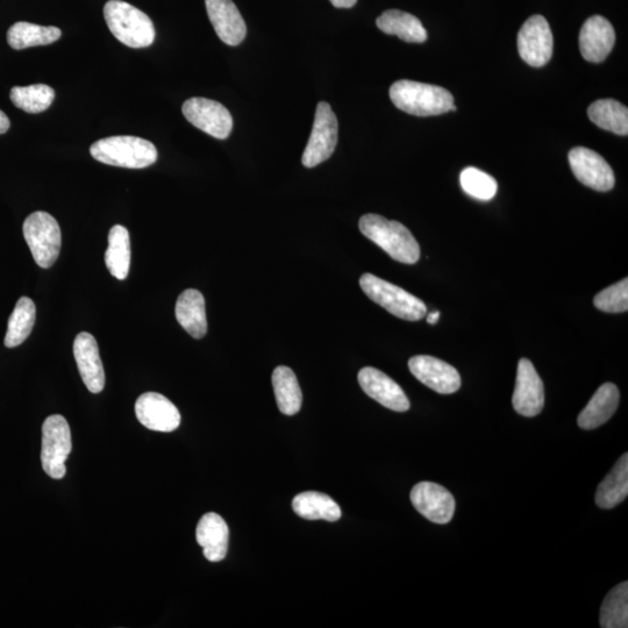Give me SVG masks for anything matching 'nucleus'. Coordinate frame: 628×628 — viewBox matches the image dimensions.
Segmentation results:
<instances>
[{
  "instance_id": "nucleus-11",
  "label": "nucleus",
  "mask_w": 628,
  "mask_h": 628,
  "mask_svg": "<svg viewBox=\"0 0 628 628\" xmlns=\"http://www.w3.org/2000/svg\"><path fill=\"white\" fill-rule=\"evenodd\" d=\"M568 159L577 180L587 187L599 192H608L615 187V173L598 153L576 147L570 151Z\"/></svg>"
},
{
  "instance_id": "nucleus-7",
  "label": "nucleus",
  "mask_w": 628,
  "mask_h": 628,
  "mask_svg": "<svg viewBox=\"0 0 628 628\" xmlns=\"http://www.w3.org/2000/svg\"><path fill=\"white\" fill-rule=\"evenodd\" d=\"M73 449L68 421L60 415L48 417L42 425V468L54 480L66 475V461Z\"/></svg>"
},
{
  "instance_id": "nucleus-36",
  "label": "nucleus",
  "mask_w": 628,
  "mask_h": 628,
  "mask_svg": "<svg viewBox=\"0 0 628 628\" xmlns=\"http://www.w3.org/2000/svg\"><path fill=\"white\" fill-rule=\"evenodd\" d=\"M10 119L6 116V114L0 110V134H5L10 130Z\"/></svg>"
},
{
  "instance_id": "nucleus-37",
  "label": "nucleus",
  "mask_w": 628,
  "mask_h": 628,
  "mask_svg": "<svg viewBox=\"0 0 628 628\" xmlns=\"http://www.w3.org/2000/svg\"><path fill=\"white\" fill-rule=\"evenodd\" d=\"M439 319H440V312H432L428 314L427 316L428 324H431V325L437 324Z\"/></svg>"
},
{
  "instance_id": "nucleus-1",
  "label": "nucleus",
  "mask_w": 628,
  "mask_h": 628,
  "mask_svg": "<svg viewBox=\"0 0 628 628\" xmlns=\"http://www.w3.org/2000/svg\"><path fill=\"white\" fill-rule=\"evenodd\" d=\"M360 231L366 238L381 247L391 259L415 264L420 259V247L412 233L403 224L378 214H366L360 219Z\"/></svg>"
},
{
  "instance_id": "nucleus-14",
  "label": "nucleus",
  "mask_w": 628,
  "mask_h": 628,
  "mask_svg": "<svg viewBox=\"0 0 628 628\" xmlns=\"http://www.w3.org/2000/svg\"><path fill=\"white\" fill-rule=\"evenodd\" d=\"M135 415L141 425L155 432H174L181 424L180 411L167 397L157 392H146L138 398Z\"/></svg>"
},
{
  "instance_id": "nucleus-2",
  "label": "nucleus",
  "mask_w": 628,
  "mask_h": 628,
  "mask_svg": "<svg viewBox=\"0 0 628 628\" xmlns=\"http://www.w3.org/2000/svg\"><path fill=\"white\" fill-rule=\"evenodd\" d=\"M390 98L397 109L417 117L439 116L456 110L451 92L432 84L398 81L391 85Z\"/></svg>"
},
{
  "instance_id": "nucleus-17",
  "label": "nucleus",
  "mask_w": 628,
  "mask_h": 628,
  "mask_svg": "<svg viewBox=\"0 0 628 628\" xmlns=\"http://www.w3.org/2000/svg\"><path fill=\"white\" fill-rule=\"evenodd\" d=\"M211 24L219 39L228 46H238L245 40L247 27L232 0H205Z\"/></svg>"
},
{
  "instance_id": "nucleus-10",
  "label": "nucleus",
  "mask_w": 628,
  "mask_h": 628,
  "mask_svg": "<svg viewBox=\"0 0 628 628\" xmlns=\"http://www.w3.org/2000/svg\"><path fill=\"white\" fill-rule=\"evenodd\" d=\"M518 51L520 57L534 68L544 67L551 61L553 34L544 17L533 16L520 28Z\"/></svg>"
},
{
  "instance_id": "nucleus-24",
  "label": "nucleus",
  "mask_w": 628,
  "mask_h": 628,
  "mask_svg": "<svg viewBox=\"0 0 628 628\" xmlns=\"http://www.w3.org/2000/svg\"><path fill=\"white\" fill-rule=\"evenodd\" d=\"M628 495V454L625 453L612 468L609 475L599 484L596 504L610 510L623 503Z\"/></svg>"
},
{
  "instance_id": "nucleus-30",
  "label": "nucleus",
  "mask_w": 628,
  "mask_h": 628,
  "mask_svg": "<svg viewBox=\"0 0 628 628\" xmlns=\"http://www.w3.org/2000/svg\"><path fill=\"white\" fill-rule=\"evenodd\" d=\"M37 317V309L31 298L21 297L14 308L7 325L5 346L18 347L30 337Z\"/></svg>"
},
{
  "instance_id": "nucleus-12",
  "label": "nucleus",
  "mask_w": 628,
  "mask_h": 628,
  "mask_svg": "<svg viewBox=\"0 0 628 628\" xmlns=\"http://www.w3.org/2000/svg\"><path fill=\"white\" fill-rule=\"evenodd\" d=\"M410 497L420 515L434 524H448L454 517L455 499L440 484L420 482L413 487Z\"/></svg>"
},
{
  "instance_id": "nucleus-35",
  "label": "nucleus",
  "mask_w": 628,
  "mask_h": 628,
  "mask_svg": "<svg viewBox=\"0 0 628 628\" xmlns=\"http://www.w3.org/2000/svg\"><path fill=\"white\" fill-rule=\"evenodd\" d=\"M331 3L337 9H351L358 0H331Z\"/></svg>"
},
{
  "instance_id": "nucleus-21",
  "label": "nucleus",
  "mask_w": 628,
  "mask_h": 628,
  "mask_svg": "<svg viewBox=\"0 0 628 628\" xmlns=\"http://www.w3.org/2000/svg\"><path fill=\"white\" fill-rule=\"evenodd\" d=\"M620 401L619 390L615 384L605 383L596 391L594 397L578 416V426L583 430H595L615 415Z\"/></svg>"
},
{
  "instance_id": "nucleus-27",
  "label": "nucleus",
  "mask_w": 628,
  "mask_h": 628,
  "mask_svg": "<svg viewBox=\"0 0 628 628\" xmlns=\"http://www.w3.org/2000/svg\"><path fill=\"white\" fill-rule=\"evenodd\" d=\"M296 515L306 520L337 522L341 518L340 506L330 496L316 491H306L292 501Z\"/></svg>"
},
{
  "instance_id": "nucleus-23",
  "label": "nucleus",
  "mask_w": 628,
  "mask_h": 628,
  "mask_svg": "<svg viewBox=\"0 0 628 628\" xmlns=\"http://www.w3.org/2000/svg\"><path fill=\"white\" fill-rule=\"evenodd\" d=\"M377 27L389 35H396L409 44H423L427 40V32L421 21L399 10L385 11L376 21Z\"/></svg>"
},
{
  "instance_id": "nucleus-32",
  "label": "nucleus",
  "mask_w": 628,
  "mask_h": 628,
  "mask_svg": "<svg viewBox=\"0 0 628 628\" xmlns=\"http://www.w3.org/2000/svg\"><path fill=\"white\" fill-rule=\"evenodd\" d=\"M599 623L603 628L628 627V583H620L604 599Z\"/></svg>"
},
{
  "instance_id": "nucleus-26",
  "label": "nucleus",
  "mask_w": 628,
  "mask_h": 628,
  "mask_svg": "<svg viewBox=\"0 0 628 628\" xmlns=\"http://www.w3.org/2000/svg\"><path fill=\"white\" fill-rule=\"evenodd\" d=\"M61 35L60 28L19 21L7 32V42L14 51H23L26 48L52 45L61 38Z\"/></svg>"
},
{
  "instance_id": "nucleus-19",
  "label": "nucleus",
  "mask_w": 628,
  "mask_h": 628,
  "mask_svg": "<svg viewBox=\"0 0 628 628\" xmlns=\"http://www.w3.org/2000/svg\"><path fill=\"white\" fill-rule=\"evenodd\" d=\"M74 356L85 387L99 394L105 387V371L94 335L82 332L74 342Z\"/></svg>"
},
{
  "instance_id": "nucleus-8",
  "label": "nucleus",
  "mask_w": 628,
  "mask_h": 628,
  "mask_svg": "<svg viewBox=\"0 0 628 628\" xmlns=\"http://www.w3.org/2000/svg\"><path fill=\"white\" fill-rule=\"evenodd\" d=\"M338 119L330 104L320 102L308 146L302 162L306 168H314L330 159L338 144Z\"/></svg>"
},
{
  "instance_id": "nucleus-6",
  "label": "nucleus",
  "mask_w": 628,
  "mask_h": 628,
  "mask_svg": "<svg viewBox=\"0 0 628 628\" xmlns=\"http://www.w3.org/2000/svg\"><path fill=\"white\" fill-rule=\"evenodd\" d=\"M24 237L38 266L51 268L59 259L62 233L56 219L44 211L28 216L23 226Z\"/></svg>"
},
{
  "instance_id": "nucleus-3",
  "label": "nucleus",
  "mask_w": 628,
  "mask_h": 628,
  "mask_svg": "<svg viewBox=\"0 0 628 628\" xmlns=\"http://www.w3.org/2000/svg\"><path fill=\"white\" fill-rule=\"evenodd\" d=\"M107 27L121 44L139 49L153 45L155 27L151 18L137 7L123 2L110 0L104 7Z\"/></svg>"
},
{
  "instance_id": "nucleus-29",
  "label": "nucleus",
  "mask_w": 628,
  "mask_h": 628,
  "mask_svg": "<svg viewBox=\"0 0 628 628\" xmlns=\"http://www.w3.org/2000/svg\"><path fill=\"white\" fill-rule=\"evenodd\" d=\"M588 116L602 130L618 135L628 133V110L625 105L615 99H599L591 104Z\"/></svg>"
},
{
  "instance_id": "nucleus-22",
  "label": "nucleus",
  "mask_w": 628,
  "mask_h": 628,
  "mask_svg": "<svg viewBox=\"0 0 628 628\" xmlns=\"http://www.w3.org/2000/svg\"><path fill=\"white\" fill-rule=\"evenodd\" d=\"M176 319L192 338L202 339L208 333L204 296L196 289L182 292L176 303Z\"/></svg>"
},
{
  "instance_id": "nucleus-31",
  "label": "nucleus",
  "mask_w": 628,
  "mask_h": 628,
  "mask_svg": "<svg viewBox=\"0 0 628 628\" xmlns=\"http://www.w3.org/2000/svg\"><path fill=\"white\" fill-rule=\"evenodd\" d=\"M11 102L18 109L27 113L45 112L54 102L55 92L46 84H34L30 87H14L10 92Z\"/></svg>"
},
{
  "instance_id": "nucleus-13",
  "label": "nucleus",
  "mask_w": 628,
  "mask_h": 628,
  "mask_svg": "<svg viewBox=\"0 0 628 628\" xmlns=\"http://www.w3.org/2000/svg\"><path fill=\"white\" fill-rule=\"evenodd\" d=\"M409 368L417 380L441 395H451L461 388V376L448 363L428 355L410 359Z\"/></svg>"
},
{
  "instance_id": "nucleus-4",
  "label": "nucleus",
  "mask_w": 628,
  "mask_h": 628,
  "mask_svg": "<svg viewBox=\"0 0 628 628\" xmlns=\"http://www.w3.org/2000/svg\"><path fill=\"white\" fill-rule=\"evenodd\" d=\"M90 153L107 166L127 169H144L157 161V149L151 141L130 135L98 140Z\"/></svg>"
},
{
  "instance_id": "nucleus-28",
  "label": "nucleus",
  "mask_w": 628,
  "mask_h": 628,
  "mask_svg": "<svg viewBox=\"0 0 628 628\" xmlns=\"http://www.w3.org/2000/svg\"><path fill=\"white\" fill-rule=\"evenodd\" d=\"M273 387L278 409L285 416H295L301 411L303 395L297 377L288 367H277L273 373Z\"/></svg>"
},
{
  "instance_id": "nucleus-25",
  "label": "nucleus",
  "mask_w": 628,
  "mask_h": 628,
  "mask_svg": "<svg viewBox=\"0 0 628 628\" xmlns=\"http://www.w3.org/2000/svg\"><path fill=\"white\" fill-rule=\"evenodd\" d=\"M105 264L113 277L126 280L131 267V239L126 227L116 225L111 228Z\"/></svg>"
},
{
  "instance_id": "nucleus-18",
  "label": "nucleus",
  "mask_w": 628,
  "mask_h": 628,
  "mask_svg": "<svg viewBox=\"0 0 628 628\" xmlns=\"http://www.w3.org/2000/svg\"><path fill=\"white\" fill-rule=\"evenodd\" d=\"M616 44V32L610 21L594 16L585 21L580 33V49L584 60L601 63Z\"/></svg>"
},
{
  "instance_id": "nucleus-20",
  "label": "nucleus",
  "mask_w": 628,
  "mask_h": 628,
  "mask_svg": "<svg viewBox=\"0 0 628 628\" xmlns=\"http://www.w3.org/2000/svg\"><path fill=\"white\" fill-rule=\"evenodd\" d=\"M198 545L203 548L205 558L211 562L223 561L228 552L230 530L223 517L209 512L199 520L196 530Z\"/></svg>"
},
{
  "instance_id": "nucleus-34",
  "label": "nucleus",
  "mask_w": 628,
  "mask_h": 628,
  "mask_svg": "<svg viewBox=\"0 0 628 628\" xmlns=\"http://www.w3.org/2000/svg\"><path fill=\"white\" fill-rule=\"evenodd\" d=\"M594 304L598 310L608 313H623L628 310V280L599 292L594 299Z\"/></svg>"
},
{
  "instance_id": "nucleus-33",
  "label": "nucleus",
  "mask_w": 628,
  "mask_h": 628,
  "mask_svg": "<svg viewBox=\"0 0 628 628\" xmlns=\"http://www.w3.org/2000/svg\"><path fill=\"white\" fill-rule=\"evenodd\" d=\"M460 182L466 194L480 201H490L497 194L498 185L495 178L474 167L462 171Z\"/></svg>"
},
{
  "instance_id": "nucleus-15",
  "label": "nucleus",
  "mask_w": 628,
  "mask_h": 628,
  "mask_svg": "<svg viewBox=\"0 0 628 628\" xmlns=\"http://www.w3.org/2000/svg\"><path fill=\"white\" fill-rule=\"evenodd\" d=\"M513 408L524 417L540 415L545 405V389L530 360L519 361Z\"/></svg>"
},
{
  "instance_id": "nucleus-9",
  "label": "nucleus",
  "mask_w": 628,
  "mask_h": 628,
  "mask_svg": "<svg viewBox=\"0 0 628 628\" xmlns=\"http://www.w3.org/2000/svg\"><path fill=\"white\" fill-rule=\"evenodd\" d=\"M182 112L191 125L211 135L225 140L233 130V118L224 105L208 98L195 97L183 104Z\"/></svg>"
},
{
  "instance_id": "nucleus-5",
  "label": "nucleus",
  "mask_w": 628,
  "mask_h": 628,
  "mask_svg": "<svg viewBox=\"0 0 628 628\" xmlns=\"http://www.w3.org/2000/svg\"><path fill=\"white\" fill-rule=\"evenodd\" d=\"M360 285L371 301L382 306L395 317L408 321H418L427 314V308L423 301L380 277L365 274L360 278Z\"/></svg>"
},
{
  "instance_id": "nucleus-16",
  "label": "nucleus",
  "mask_w": 628,
  "mask_h": 628,
  "mask_svg": "<svg viewBox=\"0 0 628 628\" xmlns=\"http://www.w3.org/2000/svg\"><path fill=\"white\" fill-rule=\"evenodd\" d=\"M358 380L366 394L392 411L406 412L410 410L408 396L399 385L381 370L366 367L360 370Z\"/></svg>"
}]
</instances>
